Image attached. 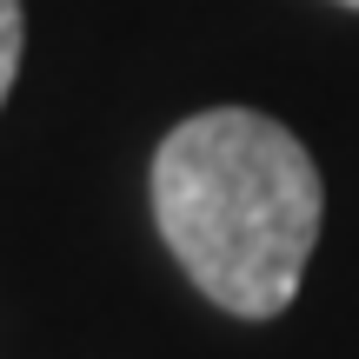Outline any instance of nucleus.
I'll use <instances>...</instances> for the list:
<instances>
[{
	"mask_svg": "<svg viewBox=\"0 0 359 359\" xmlns=\"http://www.w3.org/2000/svg\"><path fill=\"white\" fill-rule=\"evenodd\" d=\"M313 154L253 107H206L154 147V219L193 286L233 320L293 306L320 240Z\"/></svg>",
	"mask_w": 359,
	"mask_h": 359,
	"instance_id": "obj_1",
	"label": "nucleus"
},
{
	"mask_svg": "<svg viewBox=\"0 0 359 359\" xmlns=\"http://www.w3.org/2000/svg\"><path fill=\"white\" fill-rule=\"evenodd\" d=\"M20 0H0V107L13 93V74H20Z\"/></svg>",
	"mask_w": 359,
	"mask_h": 359,
	"instance_id": "obj_2",
	"label": "nucleus"
},
{
	"mask_svg": "<svg viewBox=\"0 0 359 359\" xmlns=\"http://www.w3.org/2000/svg\"><path fill=\"white\" fill-rule=\"evenodd\" d=\"M339 7H359V0H339Z\"/></svg>",
	"mask_w": 359,
	"mask_h": 359,
	"instance_id": "obj_3",
	"label": "nucleus"
}]
</instances>
